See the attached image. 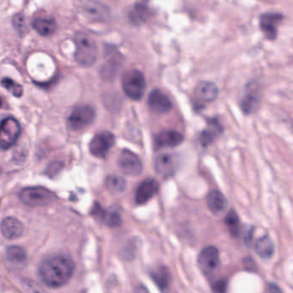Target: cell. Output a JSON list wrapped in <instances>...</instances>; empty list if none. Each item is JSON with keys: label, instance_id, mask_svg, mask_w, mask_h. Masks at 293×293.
I'll return each instance as SVG.
<instances>
[{"label": "cell", "instance_id": "cell-1", "mask_svg": "<svg viewBox=\"0 0 293 293\" xmlns=\"http://www.w3.org/2000/svg\"><path fill=\"white\" fill-rule=\"evenodd\" d=\"M75 270L71 258L65 255H55L45 259L39 267V275L49 287H60L70 280Z\"/></svg>", "mask_w": 293, "mask_h": 293}, {"label": "cell", "instance_id": "cell-2", "mask_svg": "<svg viewBox=\"0 0 293 293\" xmlns=\"http://www.w3.org/2000/svg\"><path fill=\"white\" fill-rule=\"evenodd\" d=\"M77 50L75 60L83 66H90L96 60L97 46L95 40L85 32H78L74 37Z\"/></svg>", "mask_w": 293, "mask_h": 293}, {"label": "cell", "instance_id": "cell-3", "mask_svg": "<svg viewBox=\"0 0 293 293\" xmlns=\"http://www.w3.org/2000/svg\"><path fill=\"white\" fill-rule=\"evenodd\" d=\"M123 90L132 100L138 101L144 95L146 82L144 74L136 69L126 71L121 79Z\"/></svg>", "mask_w": 293, "mask_h": 293}, {"label": "cell", "instance_id": "cell-4", "mask_svg": "<svg viewBox=\"0 0 293 293\" xmlns=\"http://www.w3.org/2000/svg\"><path fill=\"white\" fill-rule=\"evenodd\" d=\"M95 109L89 105L78 106L71 112L67 118V127L74 132L84 130L94 121Z\"/></svg>", "mask_w": 293, "mask_h": 293}, {"label": "cell", "instance_id": "cell-5", "mask_svg": "<svg viewBox=\"0 0 293 293\" xmlns=\"http://www.w3.org/2000/svg\"><path fill=\"white\" fill-rule=\"evenodd\" d=\"M20 199L27 206H44L55 201L56 196L45 187H30L21 191Z\"/></svg>", "mask_w": 293, "mask_h": 293}, {"label": "cell", "instance_id": "cell-6", "mask_svg": "<svg viewBox=\"0 0 293 293\" xmlns=\"http://www.w3.org/2000/svg\"><path fill=\"white\" fill-rule=\"evenodd\" d=\"M21 127L13 117H6L0 123V148L7 150L13 146L19 138Z\"/></svg>", "mask_w": 293, "mask_h": 293}, {"label": "cell", "instance_id": "cell-7", "mask_svg": "<svg viewBox=\"0 0 293 293\" xmlns=\"http://www.w3.org/2000/svg\"><path fill=\"white\" fill-rule=\"evenodd\" d=\"M115 138L109 131H103L94 136L90 143V152L98 158H105L112 147L114 146Z\"/></svg>", "mask_w": 293, "mask_h": 293}, {"label": "cell", "instance_id": "cell-8", "mask_svg": "<svg viewBox=\"0 0 293 293\" xmlns=\"http://www.w3.org/2000/svg\"><path fill=\"white\" fill-rule=\"evenodd\" d=\"M77 7L88 19L95 22H104L109 16V8L103 4L95 1H80Z\"/></svg>", "mask_w": 293, "mask_h": 293}, {"label": "cell", "instance_id": "cell-9", "mask_svg": "<svg viewBox=\"0 0 293 293\" xmlns=\"http://www.w3.org/2000/svg\"><path fill=\"white\" fill-rule=\"evenodd\" d=\"M118 166L123 173L130 177H138L143 170L140 158L129 150H123L118 158Z\"/></svg>", "mask_w": 293, "mask_h": 293}, {"label": "cell", "instance_id": "cell-10", "mask_svg": "<svg viewBox=\"0 0 293 293\" xmlns=\"http://www.w3.org/2000/svg\"><path fill=\"white\" fill-rule=\"evenodd\" d=\"M199 266L205 274H211L217 270L219 266V253L217 248L213 246L206 247L199 255Z\"/></svg>", "mask_w": 293, "mask_h": 293}, {"label": "cell", "instance_id": "cell-11", "mask_svg": "<svg viewBox=\"0 0 293 293\" xmlns=\"http://www.w3.org/2000/svg\"><path fill=\"white\" fill-rule=\"evenodd\" d=\"M177 158L174 155L162 153L155 159V170L163 177L173 176L177 171Z\"/></svg>", "mask_w": 293, "mask_h": 293}, {"label": "cell", "instance_id": "cell-12", "mask_svg": "<svg viewBox=\"0 0 293 293\" xmlns=\"http://www.w3.org/2000/svg\"><path fill=\"white\" fill-rule=\"evenodd\" d=\"M282 19L281 13H264L261 15L260 27L266 38L272 41L277 37L278 25Z\"/></svg>", "mask_w": 293, "mask_h": 293}, {"label": "cell", "instance_id": "cell-13", "mask_svg": "<svg viewBox=\"0 0 293 293\" xmlns=\"http://www.w3.org/2000/svg\"><path fill=\"white\" fill-rule=\"evenodd\" d=\"M148 106L152 111L158 114H164L170 111L172 103L169 98L158 89L152 90L148 97Z\"/></svg>", "mask_w": 293, "mask_h": 293}, {"label": "cell", "instance_id": "cell-14", "mask_svg": "<svg viewBox=\"0 0 293 293\" xmlns=\"http://www.w3.org/2000/svg\"><path fill=\"white\" fill-rule=\"evenodd\" d=\"M159 185L156 180L147 178L139 184L135 194L136 203L144 205L154 197L158 193Z\"/></svg>", "mask_w": 293, "mask_h": 293}, {"label": "cell", "instance_id": "cell-15", "mask_svg": "<svg viewBox=\"0 0 293 293\" xmlns=\"http://www.w3.org/2000/svg\"><path fill=\"white\" fill-rule=\"evenodd\" d=\"M183 139V135L177 131H162L155 137V144L158 148H173L182 144Z\"/></svg>", "mask_w": 293, "mask_h": 293}, {"label": "cell", "instance_id": "cell-16", "mask_svg": "<svg viewBox=\"0 0 293 293\" xmlns=\"http://www.w3.org/2000/svg\"><path fill=\"white\" fill-rule=\"evenodd\" d=\"M0 229L3 236L10 240L19 238L23 232V226L22 223L14 217L4 218L0 225Z\"/></svg>", "mask_w": 293, "mask_h": 293}, {"label": "cell", "instance_id": "cell-17", "mask_svg": "<svg viewBox=\"0 0 293 293\" xmlns=\"http://www.w3.org/2000/svg\"><path fill=\"white\" fill-rule=\"evenodd\" d=\"M196 97L202 102H212L218 95V88L212 82H201L197 84L194 90Z\"/></svg>", "mask_w": 293, "mask_h": 293}, {"label": "cell", "instance_id": "cell-18", "mask_svg": "<svg viewBox=\"0 0 293 293\" xmlns=\"http://www.w3.org/2000/svg\"><path fill=\"white\" fill-rule=\"evenodd\" d=\"M223 132V128L217 118L210 119L208 120V128L202 132L201 135V144L203 146H207L214 141V139L218 137Z\"/></svg>", "mask_w": 293, "mask_h": 293}, {"label": "cell", "instance_id": "cell-19", "mask_svg": "<svg viewBox=\"0 0 293 293\" xmlns=\"http://www.w3.org/2000/svg\"><path fill=\"white\" fill-rule=\"evenodd\" d=\"M151 277L156 283V285L159 288V290L165 292L168 289L170 284V273L164 266H160L156 268L151 273Z\"/></svg>", "mask_w": 293, "mask_h": 293}, {"label": "cell", "instance_id": "cell-20", "mask_svg": "<svg viewBox=\"0 0 293 293\" xmlns=\"http://www.w3.org/2000/svg\"><path fill=\"white\" fill-rule=\"evenodd\" d=\"M207 206L211 212H213L214 214H218L226 209L227 201L221 192L213 190L210 192L207 196Z\"/></svg>", "mask_w": 293, "mask_h": 293}, {"label": "cell", "instance_id": "cell-21", "mask_svg": "<svg viewBox=\"0 0 293 293\" xmlns=\"http://www.w3.org/2000/svg\"><path fill=\"white\" fill-rule=\"evenodd\" d=\"M33 28L41 36H51L56 30V22L52 17H39L33 22Z\"/></svg>", "mask_w": 293, "mask_h": 293}, {"label": "cell", "instance_id": "cell-22", "mask_svg": "<svg viewBox=\"0 0 293 293\" xmlns=\"http://www.w3.org/2000/svg\"><path fill=\"white\" fill-rule=\"evenodd\" d=\"M151 10L149 6L144 3H138L134 5L132 11L129 14V18L131 21L135 25H141L143 22H146L150 16H151Z\"/></svg>", "mask_w": 293, "mask_h": 293}, {"label": "cell", "instance_id": "cell-23", "mask_svg": "<svg viewBox=\"0 0 293 293\" xmlns=\"http://www.w3.org/2000/svg\"><path fill=\"white\" fill-rule=\"evenodd\" d=\"M255 251L262 259H270L274 255V245L268 236H264L258 240L255 245Z\"/></svg>", "mask_w": 293, "mask_h": 293}, {"label": "cell", "instance_id": "cell-24", "mask_svg": "<svg viewBox=\"0 0 293 293\" xmlns=\"http://www.w3.org/2000/svg\"><path fill=\"white\" fill-rule=\"evenodd\" d=\"M107 189L113 193L117 194L124 192L127 187V182L123 177L117 176V175H110L107 177L106 182H105Z\"/></svg>", "mask_w": 293, "mask_h": 293}, {"label": "cell", "instance_id": "cell-25", "mask_svg": "<svg viewBox=\"0 0 293 293\" xmlns=\"http://www.w3.org/2000/svg\"><path fill=\"white\" fill-rule=\"evenodd\" d=\"M259 106V95L256 91L250 90L242 98L241 108L245 114H251L255 111Z\"/></svg>", "mask_w": 293, "mask_h": 293}, {"label": "cell", "instance_id": "cell-26", "mask_svg": "<svg viewBox=\"0 0 293 293\" xmlns=\"http://www.w3.org/2000/svg\"><path fill=\"white\" fill-rule=\"evenodd\" d=\"M6 258L11 263H23L27 259V253L19 246H11L6 250Z\"/></svg>", "mask_w": 293, "mask_h": 293}, {"label": "cell", "instance_id": "cell-27", "mask_svg": "<svg viewBox=\"0 0 293 293\" xmlns=\"http://www.w3.org/2000/svg\"><path fill=\"white\" fill-rule=\"evenodd\" d=\"M102 221L105 223L107 226L112 228H115L120 226L121 224V215L119 210L115 208H110L108 211H104Z\"/></svg>", "mask_w": 293, "mask_h": 293}, {"label": "cell", "instance_id": "cell-28", "mask_svg": "<svg viewBox=\"0 0 293 293\" xmlns=\"http://www.w3.org/2000/svg\"><path fill=\"white\" fill-rule=\"evenodd\" d=\"M226 223L231 236L237 237L240 233V220L238 215L234 210H231L226 215Z\"/></svg>", "mask_w": 293, "mask_h": 293}, {"label": "cell", "instance_id": "cell-29", "mask_svg": "<svg viewBox=\"0 0 293 293\" xmlns=\"http://www.w3.org/2000/svg\"><path fill=\"white\" fill-rule=\"evenodd\" d=\"M1 84H2V86L4 88H6V90H9L14 96H16V97L22 96V93H23V89H22V85H20L19 84L14 82L12 79L5 78L1 81Z\"/></svg>", "mask_w": 293, "mask_h": 293}, {"label": "cell", "instance_id": "cell-30", "mask_svg": "<svg viewBox=\"0 0 293 293\" xmlns=\"http://www.w3.org/2000/svg\"><path fill=\"white\" fill-rule=\"evenodd\" d=\"M22 284L28 293H47L41 285L33 280H25Z\"/></svg>", "mask_w": 293, "mask_h": 293}, {"label": "cell", "instance_id": "cell-31", "mask_svg": "<svg viewBox=\"0 0 293 293\" xmlns=\"http://www.w3.org/2000/svg\"><path fill=\"white\" fill-rule=\"evenodd\" d=\"M13 25L16 31L23 35L26 32V22L22 14H16L13 17Z\"/></svg>", "mask_w": 293, "mask_h": 293}, {"label": "cell", "instance_id": "cell-32", "mask_svg": "<svg viewBox=\"0 0 293 293\" xmlns=\"http://www.w3.org/2000/svg\"><path fill=\"white\" fill-rule=\"evenodd\" d=\"M227 288V282L226 280H220L213 285V290L215 293H226Z\"/></svg>", "mask_w": 293, "mask_h": 293}, {"label": "cell", "instance_id": "cell-33", "mask_svg": "<svg viewBox=\"0 0 293 293\" xmlns=\"http://www.w3.org/2000/svg\"><path fill=\"white\" fill-rule=\"evenodd\" d=\"M62 168V164L58 162H55V163H53L50 164L48 167V175L52 176V175H56L58 172Z\"/></svg>", "mask_w": 293, "mask_h": 293}, {"label": "cell", "instance_id": "cell-34", "mask_svg": "<svg viewBox=\"0 0 293 293\" xmlns=\"http://www.w3.org/2000/svg\"><path fill=\"white\" fill-rule=\"evenodd\" d=\"M245 266L246 269L253 271L255 267V261H253L252 259L250 257L245 258Z\"/></svg>", "mask_w": 293, "mask_h": 293}, {"label": "cell", "instance_id": "cell-35", "mask_svg": "<svg viewBox=\"0 0 293 293\" xmlns=\"http://www.w3.org/2000/svg\"><path fill=\"white\" fill-rule=\"evenodd\" d=\"M269 293H282V290L276 284L271 283L269 285Z\"/></svg>", "mask_w": 293, "mask_h": 293}, {"label": "cell", "instance_id": "cell-36", "mask_svg": "<svg viewBox=\"0 0 293 293\" xmlns=\"http://www.w3.org/2000/svg\"><path fill=\"white\" fill-rule=\"evenodd\" d=\"M253 238V229H250L248 231V233L246 234V236H245V242L247 243L248 245H250V242H251V240Z\"/></svg>", "mask_w": 293, "mask_h": 293}, {"label": "cell", "instance_id": "cell-37", "mask_svg": "<svg viewBox=\"0 0 293 293\" xmlns=\"http://www.w3.org/2000/svg\"><path fill=\"white\" fill-rule=\"evenodd\" d=\"M137 293H150V291L144 285H139V287L137 288Z\"/></svg>", "mask_w": 293, "mask_h": 293}, {"label": "cell", "instance_id": "cell-38", "mask_svg": "<svg viewBox=\"0 0 293 293\" xmlns=\"http://www.w3.org/2000/svg\"><path fill=\"white\" fill-rule=\"evenodd\" d=\"M1 107H2V99L0 98V108H1Z\"/></svg>", "mask_w": 293, "mask_h": 293}]
</instances>
